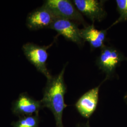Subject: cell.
<instances>
[{
    "mask_svg": "<svg viewBox=\"0 0 127 127\" xmlns=\"http://www.w3.org/2000/svg\"><path fill=\"white\" fill-rule=\"evenodd\" d=\"M64 66L58 75L47 79L43 90V98L41 100L43 108L50 109L54 115L56 127H64L63 115L67 105L64 102V95L66 92V86L64 81L65 72Z\"/></svg>",
    "mask_w": 127,
    "mask_h": 127,
    "instance_id": "1",
    "label": "cell"
},
{
    "mask_svg": "<svg viewBox=\"0 0 127 127\" xmlns=\"http://www.w3.org/2000/svg\"><path fill=\"white\" fill-rule=\"evenodd\" d=\"M43 6L50 9L57 18L73 21L77 24L86 27V22L82 14L77 9L72 1L68 0H47Z\"/></svg>",
    "mask_w": 127,
    "mask_h": 127,
    "instance_id": "2",
    "label": "cell"
},
{
    "mask_svg": "<svg viewBox=\"0 0 127 127\" xmlns=\"http://www.w3.org/2000/svg\"><path fill=\"white\" fill-rule=\"evenodd\" d=\"M123 53L114 47L104 45L96 60L98 67L106 74V79L113 77L116 69L122 62L127 60Z\"/></svg>",
    "mask_w": 127,
    "mask_h": 127,
    "instance_id": "3",
    "label": "cell"
},
{
    "mask_svg": "<svg viewBox=\"0 0 127 127\" xmlns=\"http://www.w3.org/2000/svg\"><path fill=\"white\" fill-rule=\"evenodd\" d=\"M51 45L52 44L48 46H41L32 43H27L22 47L24 53L27 60L47 79L52 76L46 64L48 58L47 50Z\"/></svg>",
    "mask_w": 127,
    "mask_h": 127,
    "instance_id": "4",
    "label": "cell"
},
{
    "mask_svg": "<svg viewBox=\"0 0 127 127\" xmlns=\"http://www.w3.org/2000/svg\"><path fill=\"white\" fill-rule=\"evenodd\" d=\"M43 108L41 100H37L27 93L20 94L12 104V112L19 117L39 114Z\"/></svg>",
    "mask_w": 127,
    "mask_h": 127,
    "instance_id": "5",
    "label": "cell"
},
{
    "mask_svg": "<svg viewBox=\"0 0 127 127\" xmlns=\"http://www.w3.org/2000/svg\"><path fill=\"white\" fill-rule=\"evenodd\" d=\"M103 0H73L72 1L79 11L91 20L101 21L104 19L106 12L104 8Z\"/></svg>",
    "mask_w": 127,
    "mask_h": 127,
    "instance_id": "6",
    "label": "cell"
},
{
    "mask_svg": "<svg viewBox=\"0 0 127 127\" xmlns=\"http://www.w3.org/2000/svg\"><path fill=\"white\" fill-rule=\"evenodd\" d=\"M56 18L50 9L42 5L28 14L27 25L28 28L32 30L49 28Z\"/></svg>",
    "mask_w": 127,
    "mask_h": 127,
    "instance_id": "7",
    "label": "cell"
},
{
    "mask_svg": "<svg viewBox=\"0 0 127 127\" xmlns=\"http://www.w3.org/2000/svg\"><path fill=\"white\" fill-rule=\"evenodd\" d=\"M49 28L79 45H81L83 43L78 24L73 21L64 18H56Z\"/></svg>",
    "mask_w": 127,
    "mask_h": 127,
    "instance_id": "8",
    "label": "cell"
},
{
    "mask_svg": "<svg viewBox=\"0 0 127 127\" xmlns=\"http://www.w3.org/2000/svg\"><path fill=\"white\" fill-rule=\"evenodd\" d=\"M101 85L88 91L76 102L75 108L83 117L88 119L95 112L98 104Z\"/></svg>",
    "mask_w": 127,
    "mask_h": 127,
    "instance_id": "9",
    "label": "cell"
},
{
    "mask_svg": "<svg viewBox=\"0 0 127 127\" xmlns=\"http://www.w3.org/2000/svg\"><path fill=\"white\" fill-rule=\"evenodd\" d=\"M107 30H98L94 25H87L80 29V35L83 41L88 42L92 48H102L105 45L104 41Z\"/></svg>",
    "mask_w": 127,
    "mask_h": 127,
    "instance_id": "10",
    "label": "cell"
},
{
    "mask_svg": "<svg viewBox=\"0 0 127 127\" xmlns=\"http://www.w3.org/2000/svg\"><path fill=\"white\" fill-rule=\"evenodd\" d=\"M40 119L39 114L19 117L18 121L12 123L13 127H39Z\"/></svg>",
    "mask_w": 127,
    "mask_h": 127,
    "instance_id": "11",
    "label": "cell"
},
{
    "mask_svg": "<svg viewBox=\"0 0 127 127\" xmlns=\"http://www.w3.org/2000/svg\"><path fill=\"white\" fill-rule=\"evenodd\" d=\"M116 3L120 16L110 27L118 23L127 21V0H116Z\"/></svg>",
    "mask_w": 127,
    "mask_h": 127,
    "instance_id": "12",
    "label": "cell"
},
{
    "mask_svg": "<svg viewBox=\"0 0 127 127\" xmlns=\"http://www.w3.org/2000/svg\"><path fill=\"white\" fill-rule=\"evenodd\" d=\"M76 127H91L90 123L89 122L87 121L86 123H77Z\"/></svg>",
    "mask_w": 127,
    "mask_h": 127,
    "instance_id": "13",
    "label": "cell"
},
{
    "mask_svg": "<svg viewBox=\"0 0 127 127\" xmlns=\"http://www.w3.org/2000/svg\"><path fill=\"white\" fill-rule=\"evenodd\" d=\"M124 100L125 103H126L127 104V93H126V94L124 95Z\"/></svg>",
    "mask_w": 127,
    "mask_h": 127,
    "instance_id": "14",
    "label": "cell"
},
{
    "mask_svg": "<svg viewBox=\"0 0 127 127\" xmlns=\"http://www.w3.org/2000/svg\"><path fill=\"white\" fill-rule=\"evenodd\" d=\"M126 61H127V60H126Z\"/></svg>",
    "mask_w": 127,
    "mask_h": 127,
    "instance_id": "15",
    "label": "cell"
}]
</instances>
